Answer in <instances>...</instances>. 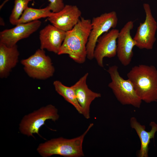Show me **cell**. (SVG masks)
<instances>
[{
  "mask_svg": "<svg viewBox=\"0 0 157 157\" xmlns=\"http://www.w3.org/2000/svg\"><path fill=\"white\" fill-rule=\"evenodd\" d=\"M91 20L81 17L76 25L66 32L57 54H67L75 62L84 63L87 58L86 46L92 28Z\"/></svg>",
  "mask_w": 157,
  "mask_h": 157,
  "instance_id": "obj_1",
  "label": "cell"
},
{
  "mask_svg": "<svg viewBox=\"0 0 157 157\" xmlns=\"http://www.w3.org/2000/svg\"><path fill=\"white\" fill-rule=\"evenodd\" d=\"M127 76L142 101L147 103L157 102V69L154 66H135Z\"/></svg>",
  "mask_w": 157,
  "mask_h": 157,
  "instance_id": "obj_2",
  "label": "cell"
},
{
  "mask_svg": "<svg viewBox=\"0 0 157 157\" xmlns=\"http://www.w3.org/2000/svg\"><path fill=\"white\" fill-rule=\"evenodd\" d=\"M90 124L87 129L81 135L72 139L63 137L53 138L40 144L37 151L42 157H49L59 155L65 157H81L84 156L83 143L84 138L93 126Z\"/></svg>",
  "mask_w": 157,
  "mask_h": 157,
  "instance_id": "obj_3",
  "label": "cell"
},
{
  "mask_svg": "<svg viewBox=\"0 0 157 157\" xmlns=\"http://www.w3.org/2000/svg\"><path fill=\"white\" fill-rule=\"evenodd\" d=\"M107 71L111 80L108 86L117 100L123 105H130L140 108L142 101L137 94L131 81L129 79H124L121 76L117 65L110 67Z\"/></svg>",
  "mask_w": 157,
  "mask_h": 157,
  "instance_id": "obj_4",
  "label": "cell"
},
{
  "mask_svg": "<svg viewBox=\"0 0 157 157\" xmlns=\"http://www.w3.org/2000/svg\"><path fill=\"white\" fill-rule=\"evenodd\" d=\"M58 109L49 104L24 116L19 125V130L22 134L34 137L33 134L40 136L39 131L45 122L49 119L56 122L59 118Z\"/></svg>",
  "mask_w": 157,
  "mask_h": 157,
  "instance_id": "obj_5",
  "label": "cell"
},
{
  "mask_svg": "<svg viewBox=\"0 0 157 157\" xmlns=\"http://www.w3.org/2000/svg\"><path fill=\"white\" fill-rule=\"evenodd\" d=\"M21 63L26 74L33 79H46L52 76L55 72L51 58L41 49L28 58L22 60Z\"/></svg>",
  "mask_w": 157,
  "mask_h": 157,
  "instance_id": "obj_6",
  "label": "cell"
},
{
  "mask_svg": "<svg viewBox=\"0 0 157 157\" xmlns=\"http://www.w3.org/2000/svg\"><path fill=\"white\" fill-rule=\"evenodd\" d=\"M118 21L117 13L114 11L106 13L92 18V28L86 46L87 58L88 59L94 58V51L99 38L110 29L115 28Z\"/></svg>",
  "mask_w": 157,
  "mask_h": 157,
  "instance_id": "obj_7",
  "label": "cell"
},
{
  "mask_svg": "<svg viewBox=\"0 0 157 157\" xmlns=\"http://www.w3.org/2000/svg\"><path fill=\"white\" fill-rule=\"evenodd\" d=\"M143 7L145 13V19L140 23L133 39L136 42V46L139 49H151L156 40L157 23L152 15L149 4L144 3Z\"/></svg>",
  "mask_w": 157,
  "mask_h": 157,
  "instance_id": "obj_8",
  "label": "cell"
},
{
  "mask_svg": "<svg viewBox=\"0 0 157 157\" xmlns=\"http://www.w3.org/2000/svg\"><path fill=\"white\" fill-rule=\"evenodd\" d=\"M119 30L113 28L98 38L94 49V58L98 65L104 67V58H112L117 55V40Z\"/></svg>",
  "mask_w": 157,
  "mask_h": 157,
  "instance_id": "obj_9",
  "label": "cell"
},
{
  "mask_svg": "<svg viewBox=\"0 0 157 157\" xmlns=\"http://www.w3.org/2000/svg\"><path fill=\"white\" fill-rule=\"evenodd\" d=\"M134 26L132 21L128 22L119 31L117 40V55L118 58L124 66L129 65L133 56V49L136 42L131 34Z\"/></svg>",
  "mask_w": 157,
  "mask_h": 157,
  "instance_id": "obj_10",
  "label": "cell"
},
{
  "mask_svg": "<svg viewBox=\"0 0 157 157\" xmlns=\"http://www.w3.org/2000/svg\"><path fill=\"white\" fill-rule=\"evenodd\" d=\"M41 22L39 20L16 25L12 28L6 29L0 33V43L11 47L19 40L29 37L40 28Z\"/></svg>",
  "mask_w": 157,
  "mask_h": 157,
  "instance_id": "obj_11",
  "label": "cell"
},
{
  "mask_svg": "<svg viewBox=\"0 0 157 157\" xmlns=\"http://www.w3.org/2000/svg\"><path fill=\"white\" fill-rule=\"evenodd\" d=\"M81 15V10L76 6L67 5L58 12H52L48 19L53 26L66 32L76 25Z\"/></svg>",
  "mask_w": 157,
  "mask_h": 157,
  "instance_id": "obj_12",
  "label": "cell"
},
{
  "mask_svg": "<svg viewBox=\"0 0 157 157\" xmlns=\"http://www.w3.org/2000/svg\"><path fill=\"white\" fill-rule=\"evenodd\" d=\"M89 74L87 72L72 85L77 101L82 109V115L86 119L90 118V108L92 101L100 97V93L94 92L88 87L86 81Z\"/></svg>",
  "mask_w": 157,
  "mask_h": 157,
  "instance_id": "obj_13",
  "label": "cell"
},
{
  "mask_svg": "<svg viewBox=\"0 0 157 157\" xmlns=\"http://www.w3.org/2000/svg\"><path fill=\"white\" fill-rule=\"evenodd\" d=\"M66 33L53 25L48 24L40 32V49L58 54Z\"/></svg>",
  "mask_w": 157,
  "mask_h": 157,
  "instance_id": "obj_14",
  "label": "cell"
},
{
  "mask_svg": "<svg viewBox=\"0 0 157 157\" xmlns=\"http://www.w3.org/2000/svg\"><path fill=\"white\" fill-rule=\"evenodd\" d=\"M19 55L17 44L11 47L0 43V77H7L17 65Z\"/></svg>",
  "mask_w": 157,
  "mask_h": 157,
  "instance_id": "obj_15",
  "label": "cell"
},
{
  "mask_svg": "<svg viewBox=\"0 0 157 157\" xmlns=\"http://www.w3.org/2000/svg\"><path fill=\"white\" fill-rule=\"evenodd\" d=\"M130 125L131 128L135 130L140 141L141 147L138 156L148 157L149 145L151 139L154 138L157 131V123L154 121L151 122L149 124L151 130L147 131L145 130V125H141L135 117H132L130 119Z\"/></svg>",
  "mask_w": 157,
  "mask_h": 157,
  "instance_id": "obj_16",
  "label": "cell"
},
{
  "mask_svg": "<svg viewBox=\"0 0 157 157\" xmlns=\"http://www.w3.org/2000/svg\"><path fill=\"white\" fill-rule=\"evenodd\" d=\"M53 84L57 92L66 101L72 105L79 113L82 115V108L77 101L74 90L72 86H66L58 80L54 81Z\"/></svg>",
  "mask_w": 157,
  "mask_h": 157,
  "instance_id": "obj_17",
  "label": "cell"
},
{
  "mask_svg": "<svg viewBox=\"0 0 157 157\" xmlns=\"http://www.w3.org/2000/svg\"><path fill=\"white\" fill-rule=\"evenodd\" d=\"M51 11V8L49 5L41 9L34 8L28 7L24 11L17 21L16 25L30 22L38 20L42 18L48 17L52 12Z\"/></svg>",
  "mask_w": 157,
  "mask_h": 157,
  "instance_id": "obj_18",
  "label": "cell"
},
{
  "mask_svg": "<svg viewBox=\"0 0 157 157\" xmlns=\"http://www.w3.org/2000/svg\"><path fill=\"white\" fill-rule=\"evenodd\" d=\"M32 0H15L13 8L10 17V23L16 25L24 11L28 7V3Z\"/></svg>",
  "mask_w": 157,
  "mask_h": 157,
  "instance_id": "obj_19",
  "label": "cell"
},
{
  "mask_svg": "<svg viewBox=\"0 0 157 157\" xmlns=\"http://www.w3.org/2000/svg\"><path fill=\"white\" fill-rule=\"evenodd\" d=\"M49 6L51 11L53 13L58 12L61 10L65 6L63 0H49Z\"/></svg>",
  "mask_w": 157,
  "mask_h": 157,
  "instance_id": "obj_20",
  "label": "cell"
}]
</instances>
